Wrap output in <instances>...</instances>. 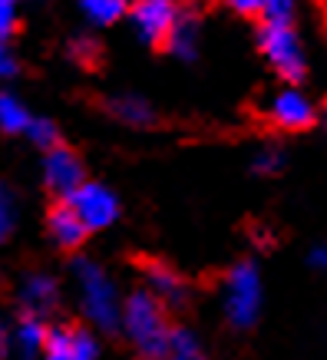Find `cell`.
<instances>
[{
	"instance_id": "1",
	"label": "cell",
	"mask_w": 327,
	"mask_h": 360,
	"mask_svg": "<svg viewBox=\"0 0 327 360\" xmlns=\"http://www.w3.org/2000/svg\"><path fill=\"white\" fill-rule=\"evenodd\" d=\"M120 328L126 330L129 344L146 360H165L169 340H172V328H169V317H165V304L153 291H136L132 297L122 301Z\"/></svg>"
},
{
	"instance_id": "2",
	"label": "cell",
	"mask_w": 327,
	"mask_h": 360,
	"mask_svg": "<svg viewBox=\"0 0 327 360\" xmlns=\"http://www.w3.org/2000/svg\"><path fill=\"white\" fill-rule=\"evenodd\" d=\"M77 274V291H79V304H83V314L103 330L120 328L122 321V301L120 291L96 262H77L73 268Z\"/></svg>"
},
{
	"instance_id": "3",
	"label": "cell",
	"mask_w": 327,
	"mask_h": 360,
	"mask_svg": "<svg viewBox=\"0 0 327 360\" xmlns=\"http://www.w3.org/2000/svg\"><path fill=\"white\" fill-rule=\"evenodd\" d=\"M222 307L231 328H251L262 314V278L251 262L235 264L222 288Z\"/></svg>"
},
{
	"instance_id": "4",
	"label": "cell",
	"mask_w": 327,
	"mask_h": 360,
	"mask_svg": "<svg viewBox=\"0 0 327 360\" xmlns=\"http://www.w3.org/2000/svg\"><path fill=\"white\" fill-rule=\"evenodd\" d=\"M258 46H262L264 60L271 63V70L278 77H284L288 83H297L307 70V56L301 46L295 23H262L258 30Z\"/></svg>"
},
{
	"instance_id": "5",
	"label": "cell",
	"mask_w": 327,
	"mask_h": 360,
	"mask_svg": "<svg viewBox=\"0 0 327 360\" xmlns=\"http://www.w3.org/2000/svg\"><path fill=\"white\" fill-rule=\"evenodd\" d=\"M66 205L79 215V221L86 225V231L109 229L113 221L120 219V202H116V195H113L106 186H99V182H83L73 195L66 198Z\"/></svg>"
},
{
	"instance_id": "6",
	"label": "cell",
	"mask_w": 327,
	"mask_h": 360,
	"mask_svg": "<svg viewBox=\"0 0 327 360\" xmlns=\"http://www.w3.org/2000/svg\"><path fill=\"white\" fill-rule=\"evenodd\" d=\"M129 17L146 44H165L182 11H179V0H132Z\"/></svg>"
},
{
	"instance_id": "7",
	"label": "cell",
	"mask_w": 327,
	"mask_h": 360,
	"mask_svg": "<svg viewBox=\"0 0 327 360\" xmlns=\"http://www.w3.org/2000/svg\"><path fill=\"white\" fill-rule=\"evenodd\" d=\"M44 182L50 186V192L70 198L83 186V165H79V159L70 153V149L53 146L44 159Z\"/></svg>"
},
{
	"instance_id": "8",
	"label": "cell",
	"mask_w": 327,
	"mask_h": 360,
	"mask_svg": "<svg viewBox=\"0 0 327 360\" xmlns=\"http://www.w3.org/2000/svg\"><path fill=\"white\" fill-rule=\"evenodd\" d=\"M268 120L281 129H304L314 122V103L301 89L288 86L268 103Z\"/></svg>"
},
{
	"instance_id": "9",
	"label": "cell",
	"mask_w": 327,
	"mask_h": 360,
	"mask_svg": "<svg viewBox=\"0 0 327 360\" xmlns=\"http://www.w3.org/2000/svg\"><path fill=\"white\" fill-rule=\"evenodd\" d=\"M99 347L86 330H50L44 360H96Z\"/></svg>"
},
{
	"instance_id": "10",
	"label": "cell",
	"mask_w": 327,
	"mask_h": 360,
	"mask_svg": "<svg viewBox=\"0 0 327 360\" xmlns=\"http://www.w3.org/2000/svg\"><path fill=\"white\" fill-rule=\"evenodd\" d=\"M50 235L60 248H77L86 238V225L79 221V215L70 205H56L50 212Z\"/></svg>"
},
{
	"instance_id": "11",
	"label": "cell",
	"mask_w": 327,
	"mask_h": 360,
	"mask_svg": "<svg viewBox=\"0 0 327 360\" xmlns=\"http://www.w3.org/2000/svg\"><path fill=\"white\" fill-rule=\"evenodd\" d=\"M56 295H60V288H56V281L46 278V274H30L20 288V301L33 317L50 311V307L56 304Z\"/></svg>"
},
{
	"instance_id": "12",
	"label": "cell",
	"mask_w": 327,
	"mask_h": 360,
	"mask_svg": "<svg viewBox=\"0 0 327 360\" xmlns=\"http://www.w3.org/2000/svg\"><path fill=\"white\" fill-rule=\"evenodd\" d=\"M146 278H149V291H153L162 304H182V301H186V284H182V278H179L172 268L149 264Z\"/></svg>"
},
{
	"instance_id": "13",
	"label": "cell",
	"mask_w": 327,
	"mask_h": 360,
	"mask_svg": "<svg viewBox=\"0 0 327 360\" xmlns=\"http://www.w3.org/2000/svg\"><path fill=\"white\" fill-rule=\"evenodd\" d=\"M77 7L93 27H113L129 13V0H77Z\"/></svg>"
},
{
	"instance_id": "14",
	"label": "cell",
	"mask_w": 327,
	"mask_h": 360,
	"mask_svg": "<svg viewBox=\"0 0 327 360\" xmlns=\"http://www.w3.org/2000/svg\"><path fill=\"white\" fill-rule=\"evenodd\" d=\"M46 338H50V330L44 328V321L40 317H23L13 340H17V350H20V357H37V354H44L46 347Z\"/></svg>"
},
{
	"instance_id": "15",
	"label": "cell",
	"mask_w": 327,
	"mask_h": 360,
	"mask_svg": "<svg viewBox=\"0 0 327 360\" xmlns=\"http://www.w3.org/2000/svg\"><path fill=\"white\" fill-rule=\"evenodd\" d=\"M165 44H169V50H172L175 56L192 60V56H195V50H198V23H195V17H192V13H182Z\"/></svg>"
},
{
	"instance_id": "16",
	"label": "cell",
	"mask_w": 327,
	"mask_h": 360,
	"mask_svg": "<svg viewBox=\"0 0 327 360\" xmlns=\"http://www.w3.org/2000/svg\"><path fill=\"white\" fill-rule=\"evenodd\" d=\"M33 122V116L27 112L17 96L11 93H0V129L4 132H27V126Z\"/></svg>"
},
{
	"instance_id": "17",
	"label": "cell",
	"mask_w": 327,
	"mask_h": 360,
	"mask_svg": "<svg viewBox=\"0 0 327 360\" xmlns=\"http://www.w3.org/2000/svg\"><path fill=\"white\" fill-rule=\"evenodd\" d=\"M113 112H116L122 122H129V126H149V122H153V106L139 96H120L113 103Z\"/></svg>"
},
{
	"instance_id": "18",
	"label": "cell",
	"mask_w": 327,
	"mask_h": 360,
	"mask_svg": "<svg viewBox=\"0 0 327 360\" xmlns=\"http://www.w3.org/2000/svg\"><path fill=\"white\" fill-rule=\"evenodd\" d=\"M165 360H205V354H202V344L192 330H172Z\"/></svg>"
},
{
	"instance_id": "19",
	"label": "cell",
	"mask_w": 327,
	"mask_h": 360,
	"mask_svg": "<svg viewBox=\"0 0 327 360\" xmlns=\"http://www.w3.org/2000/svg\"><path fill=\"white\" fill-rule=\"evenodd\" d=\"M297 0H262V17L268 23H295Z\"/></svg>"
},
{
	"instance_id": "20",
	"label": "cell",
	"mask_w": 327,
	"mask_h": 360,
	"mask_svg": "<svg viewBox=\"0 0 327 360\" xmlns=\"http://www.w3.org/2000/svg\"><path fill=\"white\" fill-rule=\"evenodd\" d=\"M27 136H30L37 146H44V149H53L56 146V126L46 120H33L30 126H27Z\"/></svg>"
},
{
	"instance_id": "21",
	"label": "cell",
	"mask_w": 327,
	"mask_h": 360,
	"mask_svg": "<svg viewBox=\"0 0 327 360\" xmlns=\"http://www.w3.org/2000/svg\"><path fill=\"white\" fill-rule=\"evenodd\" d=\"M13 219H17V215H13V198H11V192H7V188L0 186V241L11 235Z\"/></svg>"
},
{
	"instance_id": "22",
	"label": "cell",
	"mask_w": 327,
	"mask_h": 360,
	"mask_svg": "<svg viewBox=\"0 0 327 360\" xmlns=\"http://www.w3.org/2000/svg\"><path fill=\"white\" fill-rule=\"evenodd\" d=\"M17 27V0H0V40H7Z\"/></svg>"
},
{
	"instance_id": "23",
	"label": "cell",
	"mask_w": 327,
	"mask_h": 360,
	"mask_svg": "<svg viewBox=\"0 0 327 360\" xmlns=\"http://www.w3.org/2000/svg\"><path fill=\"white\" fill-rule=\"evenodd\" d=\"M17 73V60H13L11 46H7V40H0V79H7Z\"/></svg>"
},
{
	"instance_id": "24",
	"label": "cell",
	"mask_w": 327,
	"mask_h": 360,
	"mask_svg": "<svg viewBox=\"0 0 327 360\" xmlns=\"http://www.w3.org/2000/svg\"><path fill=\"white\" fill-rule=\"evenodd\" d=\"M235 13H262V0H222Z\"/></svg>"
},
{
	"instance_id": "25",
	"label": "cell",
	"mask_w": 327,
	"mask_h": 360,
	"mask_svg": "<svg viewBox=\"0 0 327 360\" xmlns=\"http://www.w3.org/2000/svg\"><path fill=\"white\" fill-rule=\"evenodd\" d=\"M311 264H314L317 271H327V245H317V248L311 251Z\"/></svg>"
},
{
	"instance_id": "26",
	"label": "cell",
	"mask_w": 327,
	"mask_h": 360,
	"mask_svg": "<svg viewBox=\"0 0 327 360\" xmlns=\"http://www.w3.org/2000/svg\"><path fill=\"white\" fill-rule=\"evenodd\" d=\"M278 162H281V155L278 153H262L258 155V169H268V172H271V169H278Z\"/></svg>"
},
{
	"instance_id": "27",
	"label": "cell",
	"mask_w": 327,
	"mask_h": 360,
	"mask_svg": "<svg viewBox=\"0 0 327 360\" xmlns=\"http://www.w3.org/2000/svg\"><path fill=\"white\" fill-rule=\"evenodd\" d=\"M73 53L83 56V60H89V56L96 53V46L89 44V40H77V44H73Z\"/></svg>"
},
{
	"instance_id": "28",
	"label": "cell",
	"mask_w": 327,
	"mask_h": 360,
	"mask_svg": "<svg viewBox=\"0 0 327 360\" xmlns=\"http://www.w3.org/2000/svg\"><path fill=\"white\" fill-rule=\"evenodd\" d=\"M4 344H7V334H4V328H0V354H4Z\"/></svg>"
},
{
	"instance_id": "29",
	"label": "cell",
	"mask_w": 327,
	"mask_h": 360,
	"mask_svg": "<svg viewBox=\"0 0 327 360\" xmlns=\"http://www.w3.org/2000/svg\"><path fill=\"white\" fill-rule=\"evenodd\" d=\"M324 23H327V0H324Z\"/></svg>"
}]
</instances>
